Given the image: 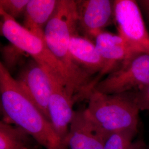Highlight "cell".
Returning <instances> with one entry per match:
<instances>
[{
	"mask_svg": "<svg viewBox=\"0 0 149 149\" xmlns=\"http://www.w3.org/2000/svg\"><path fill=\"white\" fill-rule=\"evenodd\" d=\"M0 95L3 121L22 128L45 149H68L51 123L1 62Z\"/></svg>",
	"mask_w": 149,
	"mask_h": 149,
	"instance_id": "obj_1",
	"label": "cell"
},
{
	"mask_svg": "<svg viewBox=\"0 0 149 149\" xmlns=\"http://www.w3.org/2000/svg\"><path fill=\"white\" fill-rule=\"evenodd\" d=\"M76 1L60 0L44 30V40L54 55L69 71L80 91V101H88L93 90L95 79L74 64L69 52L71 37L77 33Z\"/></svg>",
	"mask_w": 149,
	"mask_h": 149,
	"instance_id": "obj_2",
	"label": "cell"
},
{
	"mask_svg": "<svg viewBox=\"0 0 149 149\" xmlns=\"http://www.w3.org/2000/svg\"><path fill=\"white\" fill-rule=\"evenodd\" d=\"M1 34L11 44L29 55L65 86L74 103L80 101V91L69 71L52 53L44 39L29 32L0 10Z\"/></svg>",
	"mask_w": 149,
	"mask_h": 149,
	"instance_id": "obj_3",
	"label": "cell"
},
{
	"mask_svg": "<svg viewBox=\"0 0 149 149\" xmlns=\"http://www.w3.org/2000/svg\"><path fill=\"white\" fill-rule=\"evenodd\" d=\"M85 111L92 124L107 136L138 132L139 111L126 92L108 95L93 90Z\"/></svg>",
	"mask_w": 149,
	"mask_h": 149,
	"instance_id": "obj_4",
	"label": "cell"
},
{
	"mask_svg": "<svg viewBox=\"0 0 149 149\" xmlns=\"http://www.w3.org/2000/svg\"><path fill=\"white\" fill-rule=\"evenodd\" d=\"M149 85V53L133 55L115 71L96 85L94 90L118 94L136 90Z\"/></svg>",
	"mask_w": 149,
	"mask_h": 149,
	"instance_id": "obj_5",
	"label": "cell"
},
{
	"mask_svg": "<svg viewBox=\"0 0 149 149\" xmlns=\"http://www.w3.org/2000/svg\"><path fill=\"white\" fill-rule=\"evenodd\" d=\"M114 22L131 56L139 53H149V33L137 1H114Z\"/></svg>",
	"mask_w": 149,
	"mask_h": 149,
	"instance_id": "obj_6",
	"label": "cell"
},
{
	"mask_svg": "<svg viewBox=\"0 0 149 149\" xmlns=\"http://www.w3.org/2000/svg\"><path fill=\"white\" fill-rule=\"evenodd\" d=\"M15 79L23 91L50 122L48 103L52 91L50 73L32 59L21 66Z\"/></svg>",
	"mask_w": 149,
	"mask_h": 149,
	"instance_id": "obj_7",
	"label": "cell"
},
{
	"mask_svg": "<svg viewBox=\"0 0 149 149\" xmlns=\"http://www.w3.org/2000/svg\"><path fill=\"white\" fill-rule=\"evenodd\" d=\"M78 32L94 42L96 37L114 21V1H76Z\"/></svg>",
	"mask_w": 149,
	"mask_h": 149,
	"instance_id": "obj_8",
	"label": "cell"
},
{
	"mask_svg": "<svg viewBox=\"0 0 149 149\" xmlns=\"http://www.w3.org/2000/svg\"><path fill=\"white\" fill-rule=\"evenodd\" d=\"M50 75L52 91L48 103L50 122L55 132L65 144L70 124L74 117V103L68 95L65 86L53 76Z\"/></svg>",
	"mask_w": 149,
	"mask_h": 149,
	"instance_id": "obj_9",
	"label": "cell"
},
{
	"mask_svg": "<svg viewBox=\"0 0 149 149\" xmlns=\"http://www.w3.org/2000/svg\"><path fill=\"white\" fill-rule=\"evenodd\" d=\"M107 137L91 122L84 109L75 112L65 144L68 149H104Z\"/></svg>",
	"mask_w": 149,
	"mask_h": 149,
	"instance_id": "obj_10",
	"label": "cell"
},
{
	"mask_svg": "<svg viewBox=\"0 0 149 149\" xmlns=\"http://www.w3.org/2000/svg\"><path fill=\"white\" fill-rule=\"evenodd\" d=\"M94 43L104 64L101 78L118 69L131 57L127 44L119 34L104 31L96 37Z\"/></svg>",
	"mask_w": 149,
	"mask_h": 149,
	"instance_id": "obj_11",
	"label": "cell"
},
{
	"mask_svg": "<svg viewBox=\"0 0 149 149\" xmlns=\"http://www.w3.org/2000/svg\"><path fill=\"white\" fill-rule=\"evenodd\" d=\"M69 52L74 64L92 79L96 75L100 80V74L104 68V64L94 42L80 36L73 35L70 39Z\"/></svg>",
	"mask_w": 149,
	"mask_h": 149,
	"instance_id": "obj_12",
	"label": "cell"
},
{
	"mask_svg": "<svg viewBox=\"0 0 149 149\" xmlns=\"http://www.w3.org/2000/svg\"><path fill=\"white\" fill-rule=\"evenodd\" d=\"M59 0H29L24 14L23 26L44 39V30L53 15Z\"/></svg>",
	"mask_w": 149,
	"mask_h": 149,
	"instance_id": "obj_13",
	"label": "cell"
},
{
	"mask_svg": "<svg viewBox=\"0 0 149 149\" xmlns=\"http://www.w3.org/2000/svg\"><path fill=\"white\" fill-rule=\"evenodd\" d=\"M42 146L20 127L0 122V149H39Z\"/></svg>",
	"mask_w": 149,
	"mask_h": 149,
	"instance_id": "obj_14",
	"label": "cell"
},
{
	"mask_svg": "<svg viewBox=\"0 0 149 149\" xmlns=\"http://www.w3.org/2000/svg\"><path fill=\"white\" fill-rule=\"evenodd\" d=\"M136 134L131 132L112 134L107 138L104 149H131Z\"/></svg>",
	"mask_w": 149,
	"mask_h": 149,
	"instance_id": "obj_15",
	"label": "cell"
},
{
	"mask_svg": "<svg viewBox=\"0 0 149 149\" xmlns=\"http://www.w3.org/2000/svg\"><path fill=\"white\" fill-rule=\"evenodd\" d=\"M2 55L4 63H2L6 68L11 74V71L14 69L18 65L22 64L23 56L24 53L19 49L11 44L5 46L1 49Z\"/></svg>",
	"mask_w": 149,
	"mask_h": 149,
	"instance_id": "obj_16",
	"label": "cell"
},
{
	"mask_svg": "<svg viewBox=\"0 0 149 149\" xmlns=\"http://www.w3.org/2000/svg\"><path fill=\"white\" fill-rule=\"evenodd\" d=\"M29 0H0V10L16 19L24 15Z\"/></svg>",
	"mask_w": 149,
	"mask_h": 149,
	"instance_id": "obj_17",
	"label": "cell"
},
{
	"mask_svg": "<svg viewBox=\"0 0 149 149\" xmlns=\"http://www.w3.org/2000/svg\"><path fill=\"white\" fill-rule=\"evenodd\" d=\"M127 93L139 111L149 112V85Z\"/></svg>",
	"mask_w": 149,
	"mask_h": 149,
	"instance_id": "obj_18",
	"label": "cell"
},
{
	"mask_svg": "<svg viewBox=\"0 0 149 149\" xmlns=\"http://www.w3.org/2000/svg\"><path fill=\"white\" fill-rule=\"evenodd\" d=\"M139 6L144 11L147 18L149 20V0L137 1Z\"/></svg>",
	"mask_w": 149,
	"mask_h": 149,
	"instance_id": "obj_19",
	"label": "cell"
},
{
	"mask_svg": "<svg viewBox=\"0 0 149 149\" xmlns=\"http://www.w3.org/2000/svg\"><path fill=\"white\" fill-rule=\"evenodd\" d=\"M131 149H148V146L145 144L144 141L140 140L134 141Z\"/></svg>",
	"mask_w": 149,
	"mask_h": 149,
	"instance_id": "obj_20",
	"label": "cell"
},
{
	"mask_svg": "<svg viewBox=\"0 0 149 149\" xmlns=\"http://www.w3.org/2000/svg\"><path fill=\"white\" fill-rule=\"evenodd\" d=\"M148 149H149V146H148Z\"/></svg>",
	"mask_w": 149,
	"mask_h": 149,
	"instance_id": "obj_21",
	"label": "cell"
}]
</instances>
